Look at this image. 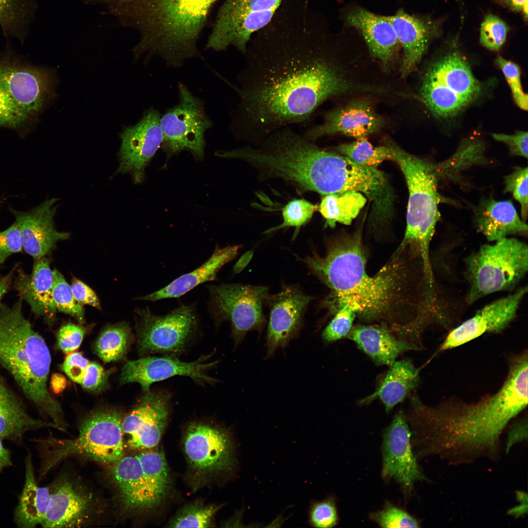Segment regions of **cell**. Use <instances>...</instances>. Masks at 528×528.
<instances>
[{"instance_id": "6da1fadb", "label": "cell", "mask_w": 528, "mask_h": 528, "mask_svg": "<svg viewBox=\"0 0 528 528\" xmlns=\"http://www.w3.org/2000/svg\"><path fill=\"white\" fill-rule=\"evenodd\" d=\"M341 34L307 0H283L243 54L239 101L230 113L235 137L259 145L280 129L308 123L328 99L372 90L348 80L335 64Z\"/></svg>"}, {"instance_id": "7a4b0ae2", "label": "cell", "mask_w": 528, "mask_h": 528, "mask_svg": "<svg viewBox=\"0 0 528 528\" xmlns=\"http://www.w3.org/2000/svg\"><path fill=\"white\" fill-rule=\"evenodd\" d=\"M528 354L511 360L506 380L476 402L446 401L434 406L413 392L405 417L417 455L464 459L491 454L508 423L528 404Z\"/></svg>"}, {"instance_id": "3957f363", "label": "cell", "mask_w": 528, "mask_h": 528, "mask_svg": "<svg viewBox=\"0 0 528 528\" xmlns=\"http://www.w3.org/2000/svg\"><path fill=\"white\" fill-rule=\"evenodd\" d=\"M404 251L398 248L370 276L358 234L331 243L324 256L313 254L303 262L330 289L336 309L347 305L364 322H378L395 331L415 323L410 314L412 269Z\"/></svg>"}, {"instance_id": "277c9868", "label": "cell", "mask_w": 528, "mask_h": 528, "mask_svg": "<svg viewBox=\"0 0 528 528\" xmlns=\"http://www.w3.org/2000/svg\"><path fill=\"white\" fill-rule=\"evenodd\" d=\"M217 0H100L105 14L140 35L135 59H162L178 68L189 59L201 58L198 41Z\"/></svg>"}, {"instance_id": "5b68a950", "label": "cell", "mask_w": 528, "mask_h": 528, "mask_svg": "<svg viewBox=\"0 0 528 528\" xmlns=\"http://www.w3.org/2000/svg\"><path fill=\"white\" fill-rule=\"evenodd\" d=\"M23 301L20 297L11 306L0 303V363L39 411L64 430L62 408L47 389L50 352L24 316Z\"/></svg>"}, {"instance_id": "8992f818", "label": "cell", "mask_w": 528, "mask_h": 528, "mask_svg": "<svg viewBox=\"0 0 528 528\" xmlns=\"http://www.w3.org/2000/svg\"><path fill=\"white\" fill-rule=\"evenodd\" d=\"M392 158L405 178L409 192L406 228L399 248L415 246L420 253L425 279L433 280L429 247L440 217L443 199L438 189L435 165L405 151L392 143Z\"/></svg>"}, {"instance_id": "52a82bcc", "label": "cell", "mask_w": 528, "mask_h": 528, "mask_svg": "<svg viewBox=\"0 0 528 528\" xmlns=\"http://www.w3.org/2000/svg\"><path fill=\"white\" fill-rule=\"evenodd\" d=\"M465 275L470 285L469 304L489 294L513 289L528 269L527 244L507 237L482 245L466 259Z\"/></svg>"}, {"instance_id": "ba28073f", "label": "cell", "mask_w": 528, "mask_h": 528, "mask_svg": "<svg viewBox=\"0 0 528 528\" xmlns=\"http://www.w3.org/2000/svg\"><path fill=\"white\" fill-rule=\"evenodd\" d=\"M483 88L467 60L459 51H454L428 68L422 80L420 94L435 115L449 118L475 101Z\"/></svg>"}, {"instance_id": "9c48e42d", "label": "cell", "mask_w": 528, "mask_h": 528, "mask_svg": "<svg viewBox=\"0 0 528 528\" xmlns=\"http://www.w3.org/2000/svg\"><path fill=\"white\" fill-rule=\"evenodd\" d=\"M122 420L120 413L113 408L94 411L84 420L77 438L54 440L53 463L74 455L105 463L115 462L123 456Z\"/></svg>"}, {"instance_id": "30bf717a", "label": "cell", "mask_w": 528, "mask_h": 528, "mask_svg": "<svg viewBox=\"0 0 528 528\" xmlns=\"http://www.w3.org/2000/svg\"><path fill=\"white\" fill-rule=\"evenodd\" d=\"M283 0H225L218 13L206 49L232 46L243 55L252 36L272 19Z\"/></svg>"}, {"instance_id": "8fae6325", "label": "cell", "mask_w": 528, "mask_h": 528, "mask_svg": "<svg viewBox=\"0 0 528 528\" xmlns=\"http://www.w3.org/2000/svg\"><path fill=\"white\" fill-rule=\"evenodd\" d=\"M207 288L208 311L216 325L230 322L236 345L249 331L263 328L265 319L262 308L267 295L266 286L221 284L208 286Z\"/></svg>"}, {"instance_id": "7c38bea8", "label": "cell", "mask_w": 528, "mask_h": 528, "mask_svg": "<svg viewBox=\"0 0 528 528\" xmlns=\"http://www.w3.org/2000/svg\"><path fill=\"white\" fill-rule=\"evenodd\" d=\"M137 348L141 354L181 353L196 334L198 317L195 305L180 304L158 316L148 308L137 309Z\"/></svg>"}, {"instance_id": "4fadbf2b", "label": "cell", "mask_w": 528, "mask_h": 528, "mask_svg": "<svg viewBox=\"0 0 528 528\" xmlns=\"http://www.w3.org/2000/svg\"><path fill=\"white\" fill-rule=\"evenodd\" d=\"M178 103L160 118L162 145L169 154L187 150L198 159L204 156L205 133L213 125L203 101L184 84L178 86Z\"/></svg>"}, {"instance_id": "5bb4252c", "label": "cell", "mask_w": 528, "mask_h": 528, "mask_svg": "<svg viewBox=\"0 0 528 528\" xmlns=\"http://www.w3.org/2000/svg\"><path fill=\"white\" fill-rule=\"evenodd\" d=\"M184 448L191 466L203 474L227 471L234 462L230 434L222 428L209 424H189L185 433Z\"/></svg>"}, {"instance_id": "9a60e30c", "label": "cell", "mask_w": 528, "mask_h": 528, "mask_svg": "<svg viewBox=\"0 0 528 528\" xmlns=\"http://www.w3.org/2000/svg\"><path fill=\"white\" fill-rule=\"evenodd\" d=\"M411 433L405 415L399 411L385 429L382 445V475L396 481L406 495L415 482L426 480L412 449Z\"/></svg>"}, {"instance_id": "2e32d148", "label": "cell", "mask_w": 528, "mask_h": 528, "mask_svg": "<svg viewBox=\"0 0 528 528\" xmlns=\"http://www.w3.org/2000/svg\"><path fill=\"white\" fill-rule=\"evenodd\" d=\"M160 116L158 110L152 107L138 123L126 128L121 134L117 172L131 173L135 183L142 181L145 167L162 145Z\"/></svg>"}, {"instance_id": "e0dca14e", "label": "cell", "mask_w": 528, "mask_h": 528, "mask_svg": "<svg viewBox=\"0 0 528 528\" xmlns=\"http://www.w3.org/2000/svg\"><path fill=\"white\" fill-rule=\"evenodd\" d=\"M339 18L343 27L354 30L372 55L387 68L400 47L389 15L374 13L352 2L340 9Z\"/></svg>"}, {"instance_id": "ac0fdd59", "label": "cell", "mask_w": 528, "mask_h": 528, "mask_svg": "<svg viewBox=\"0 0 528 528\" xmlns=\"http://www.w3.org/2000/svg\"><path fill=\"white\" fill-rule=\"evenodd\" d=\"M202 356L196 361L187 362L174 356L146 357L127 361L123 366L120 377L122 384L139 383L145 392L155 382L180 375L192 378L200 383H212L216 379L207 372L217 364V361L208 362Z\"/></svg>"}, {"instance_id": "d6986e66", "label": "cell", "mask_w": 528, "mask_h": 528, "mask_svg": "<svg viewBox=\"0 0 528 528\" xmlns=\"http://www.w3.org/2000/svg\"><path fill=\"white\" fill-rule=\"evenodd\" d=\"M170 400V395L164 392H146L122 421L130 447L150 449L157 445L168 419Z\"/></svg>"}, {"instance_id": "ffe728a7", "label": "cell", "mask_w": 528, "mask_h": 528, "mask_svg": "<svg viewBox=\"0 0 528 528\" xmlns=\"http://www.w3.org/2000/svg\"><path fill=\"white\" fill-rule=\"evenodd\" d=\"M527 286L512 294L496 300L478 310L471 318L452 330L441 344L440 350L445 351L466 343L485 332H498L515 318Z\"/></svg>"}, {"instance_id": "44dd1931", "label": "cell", "mask_w": 528, "mask_h": 528, "mask_svg": "<svg viewBox=\"0 0 528 528\" xmlns=\"http://www.w3.org/2000/svg\"><path fill=\"white\" fill-rule=\"evenodd\" d=\"M389 16L403 50L400 72L405 77L415 69L432 41L440 35L442 20L411 13L403 8Z\"/></svg>"}, {"instance_id": "7402d4cb", "label": "cell", "mask_w": 528, "mask_h": 528, "mask_svg": "<svg viewBox=\"0 0 528 528\" xmlns=\"http://www.w3.org/2000/svg\"><path fill=\"white\" fill-rule=\"evenodd\" d=\"M57 201L56 198L48 199L26 211L9 207L20 227L23 250L34 259L45 257L57 242L69 238V233L59 232L55 227Z\"/></svg>"}, {"instance_id": "603a6c76", "label": "cell", "mask_w": 528, "mask_h": 528, "mask_svg": "<svg viewBox=\"0 0 528 528\" xmlns=\"http://www.w3.org/2000/svg\"><path fill=\"white\" fill-rule=\"evenodd\" d=\"M323 117L321 124L306 131L304 135L306 138L312 141L338 133L359 138L378 131L384 123L372 103L366 100H356L329 111Z\"/></svg>"}, {"instance_id": "cb8c5ba5", "label": "cell", "mask_w": 528, "mask_h": 528, "mask_svg": "<svg viewBox=\"0 0 528 528\" xmlns=\"http://www.w3.org/2000/svg\"><path fill=\"white\" fill-rule=\"evenodd\" d=\"M312 299L293 286L286 287L272 298L266 338L268 357L297 335L304 311Z\"/></svg>"}, {"instance_id": "d4e9b609", "label": "cell", "mask_w": 528, "mask_h": 528, "mask_svg": "<svg viewBox=\"0 0 528 528\" xmlns=\"http://www.w3.org/2000/svg\"><path fill=\"white\" fill-rule=\"evenodd\" d=\"M45 256L34 259L32 272L19 269L14 281L20 297L30 306L36 317H43L50 325L55 320L57 309L52 295L53 270Z\"/></svg>"}, {"instance_id": "484cf974", "label": "cell", "mask_w": 528, "mask_h": 528, "mask_svg": "<svg viewBox=\"0 0 528 528\" xmlns=\"http://www.w3.org/2000/svg\"><path fill=\"white\" fill-rule=\"evenodd\" d=\"M44 528L82 526L90 514V500L69 481L59 484L51 491Z\"/></svg>"}, {"instance_id": "4316f807", "label": "cell", "mask_w": 528, "mask_h": 528, "mask_svg": "<svg viewBox=\"0 0 528 528\" xmlns=\"http://www.w3.org/2000/svg\"><path fill=\"white\" fill-rule=\"evenodd\" d=\"M474 213L477 230L488 241L496 242L509 235L527 234V224L520 219L510 200L482 199Z\"/></svg>"}, {"instance_id": "83f0119b", "label": "cell", "mask_w": 528, "mask_h": 528, "mask_svg": "<svg viewBox=\"0 0 528 528\" xmlns=\"http://www.w3.org/2000/svg\"><path fill=\"white\" fill-rule=\"evenodd\" d=\"M376 364L391 365L401 354L420 349L401 340L384 326L357 325L347 336Z\"/></svg>"}, {"instance_id": "f1b7e54d", "label": "cell", "mask_w": 528, "mask_h": 528, "mask_svg": "<svg viewBox=\"0 0 528 528\" xmlns=\"http://www.w3.org/2000/svg\"><path fill=\"white\" fill-rule=\"evenodd\" d=\"M239 248L238 245L223 248L217 246L211 257L200 266L180 276L160 290L137 299L154 302L178 298L202 283L216 280L220 269L237 256Z\"/></svg>"}, {"instance_id": "f546056e", "label": "cell", "mask_w": 528, "mask_h": 528, "mask_svg": "<svg viewBox=\"0 0 528 528\" xmlns=\"http://www.w3.org/2000/svg\"><path fill=\"white\" fill-rule=\"evenodd\" d=\"M389 366L390 369L376 390L362 399L360 404L370 403L378 398L388 413L417 388L420 382L419 369L411 359L406 358L395 360Z\"/></svg>"}, {"instance_id": "4dcf8cb0", "label": "cell", "mask_w": 528, "mask_h": 528, "mask_svg": "<svg viewBox=\"0 0 528 528\" xmlns=\"http://www.w3.org/2000/svg\"><path fill=\"white\" fill-rule=\"evenodd\" d=\"M44 427L57 428L52 422L31 417L22 401L0 374V438L19 439L29 431Z\"/></svg>"}, {"instance_id": "1f68e13d", "label": "cell", "mask_w": 528, "mask_h": 528, "mask_svg": "<svg viewBox=\"0 0 528 528\" xmlns=\"http://www.w3.org/2000/svg\"><path fill=\"white\" fill-rule=\"evenodd\" d=\"M114 463L112 474L125 506L133 510L151 508L138 456H123Z\"/></svg>"}, {"instance_id": "d6a6232c", "label": "cell", "mask_w": 528, "mask_h": 528, "mask_svg": "<svg viewBox=\"0 0 528 528\" xmlns=\"http://www.w3.org/2000/svg\"><path fill=\"white\" fill-rule=\"evenodd\" d=\"M24 486L15 512V521L19 527L32 528L42 525L50 498L47 487H39L35 479L31 454L25 460Z\"/></svg>"}, {"instance_id": "836d02e7", "label": "cell", "mask_w": 528, "mask_h": 528, "mask_svg": "<svg viewBox=\"0 0 528 528\" xmlns=\"http://www.w3.org/2000/svg\"><path fill=\"white\" fill-rule=\"evenodd\" d=\"M38 121L18 101L0 62V129L10 130L24 137L31 132Z\"/></svg>"}, {"instance_id": "e575fe53", "label": "cell", "mask_w": 528, "mask_h": 528, "mask_svg": "<svg viewBox=\"0 0 528 528\" xmlns=\"http://www.w3.org/2000/svg\"><path fill=\"white\" fill-rule=\"evenodd\" d=\"M38 0H0V27L6 39L23 44L38 8Z\"/></svg>"}, {"instance_id": "d590c367", "label": "cell", "mask_w": 528, "mask_h": 528, "mask_svg": "<svg viewBox=\"0 0 528 528\" xmlns=\"http://www.w3.org/2000/svg\"><path fill=\"white\" fill-rule=\"evenodd\" d=\"M139 459L151 508L159 505L167 495L170 486L169 470L163 454L159 451L143 452Z\"/></svg>"}, {"instance_id": "8d00e7d4", "label": "cell", "mask_w": 528, "mask_h": 528, "mask_svg": "<svg viewBox=\"0 0 528 528\" xmlns=\"http://www.w3.org/2000/svg\"><path fill=\"white\" fill-rule=\"evenodd\" d=\"M367 202L359 192H347L323 196L317 210L325 219L326 226L333 228L336 223L349 225Z\"/></svg>"}, {"instance_id": "74e56055", "label": "cell", "mask_w": 528, "mask_h": 528, "mask_svg": "<svg viewBox=\"0 0 528 528\" xmlns=\"http://www.w3.org/2000/svg\"><path fill=\"white\" fill-rule=\"evenodd\" d=\"M485 144L475 137L466 138L462 141L456 152L446 160L435 165L439 180L442 177H457L469 167L485 163Z\"/></svg>"}, {"instance_id": "f35d334b", "label": "cell", "mask_w": 528, "mask_h": 528, "mask_svg": "<svg viewBox=\"0 0 528 528\" xmlns=\"http://www.w3.org/2000/svg\"><path fill=\"white\" fill-rule=\"evenodd\" d=\"M132 333L126 323H120L105 329L96 340L94 350L97 355L105 362L115 361L122 358L130 344Z\"/></svg>"}, {"instance_id": "ab89813d", "label": "cell", "mask_w": 528, "mask_h": 528, "mask_svg": "<svg viewBox=\"0 0 528 528\" xmlns=\"http://www.w3.org/2000/svg\"><path fill=\"white\" fill-rule=\"evenodd\" d=\"M337 150L355 163L362 166L377 169L383 161L392 160L391 143L374 147L364 137L352 143L340 145Z\"/></svg>"}, {"instance_id": "60d3db41", "label": "cell", "mask_w": 528, "mask_h": 528, "mask_svg": "<svg viewBox=\"0 0 528 528\" xmlns=\"http://www.w3.org/2000/svg\"><path fill=\"white\" fill-rule=\"evenodd\" d=\"M52 295L57 310L71 315L81 324L85 323L82 305L76 301L71 286L56 269L53 270Z\"/></svg>"}, {"instance_id": "b9f144b4", "label": "cell", "mask_w": 528, "mask_h": 528, "mask_svg": "<svg viewBox=\"0 0 528 528\" xmlns=\"http://www.w3.org/2000/svg\"><path fill=\"white\" fill-rule=\"evenodd\" d=\"M219 506L195 503L185 506L171 520L169 527L207 528L212 521Z\"/></svg>"}, {"instance_id": "7bdbcfd3", "label": "cell", "mask_w": 528, "mask_h": 528, "mask_svg": "<svg viewBox=\"0 0 528 528\" xmlns=\"http://www.w3.org/2000/svg\"><path fill=\"white\" fill-rule=\"evenodd\" d=\"M509 27L507 24L496 15H486L481 24L480 41L487 49L498 51L504 44Z\"/></svg>"}, {"instance_id": "ee69618b", "label": "cell", "mask_w": 528, "mask_h": 528, "mask_svg": "<svg viewBox=\"0 0 528 528\" xmlns=\"http://www.w3.org/2000/svg\"><path fill=\"white\" fill-rule=\"evenodd\" d=\"M317 209L318 205H314L304 199H293L282 209L283 223L267 232L287 226L300 228L311 219Z\"/></svg>"}, {"instance_id": "f6af8a7d", "label": "cell", "mask_w": 528, "mask_h": 528, "mask_svg": "<svg viewBox=\"0 0 528 528\" xmlns=\"http://www.w3.org/2000/svg\"><path fill=\"white\" fill-rule=\"evenodd\" d=\"M356 317L355 312L350 307L342 305L322 333V338L326 344L330 343L348 336Z\"/></svg>"}, {"instance_id": "bcb514c9", "label": "cell", "mask_w": 528, "mask_h": 528, "mask_svg": "<svg viewBox=\"0 0 528 528\" xmlns=\"http://www.w3.org/2000/svg\"><path fill=\"white\" fill-rule=\"evenodd\" d=\"M369 517L382 528H418L419 526L415 518L388 502L381 510L371 513Z\"/></svg>"}, {"instance_id": "7dc6e473", "label": "cell", "mask_w": 528, "mask_h": 528, "mask_svg": "<svg viewBox=\"0 0 528 528\" xmlns=\"http://www.w3.org/2000/svg\"><path fill=\"white\" fill-rule=\"evenodd\" d=\"M528 168L517 167L513 171L504 176V192L510 193L521 206L522 220L528 218Z\"/></svg>"}, {"instance_id": "c3c4849f", "label": "cell", "mask_w": 528, "mask_h": 528, "mask_svg": "<svg viewBox=\"0 0 528 528\" xmlns=\"http://www.w3.org/2000/svg\"><path fill=\"white\" fill-rule=\"evenodd\" d=\"M495 63L502 71L508 83L512 97L517 106L522 110H528V95L523 89L521 70L516 63L498 56Z\"/></svg>"}, {"instance_id": "681fc988", "label": "cell", "mask_w": 528, "mask_h": 528, "mask_svg": "<svg viewBox=\"0 0 528 528\" xmlns=\"http://www.w3.org/2000/svg\"><path fill=\"white\" fill-rule=\"evenodd\" d=\"M308 521L314 528L335 527L338 523V517L334 499L330 497L323 500L312 502L308 509Z\"/></svg>"}, {"instance_id": "f907efd6", "label": "cell", "mask_w": 528, "mask_h": 528, "mask_svg": "<svg viewBox=\"0 0 528 528\" xmlns=\"http://www.w3.org/2000/svg\"><path fill=\"white\" fill-rule=\"evenodd\" d=\"M86 332L85 328L72 323L62 326L57 334L58 349L66 353L74 352L79 347Z\"/></svg>"}, {"instance_id": "816d5d0a", "label": "cell", "mask_w": 528, "mask_h": 528, "mask_svg": "<svg viewBox=\"0 0 528 528\" xmlns=\"http://www.w3.org/2000/svg\"><path fill=\"white\" fill-rule=\"evenodd\" d=\"M23 250L21 230L15 221L4 230L0 231V264L12 254Z\"/></svg>"}, {"instance_id": "f5cc1de1", "label": "cell", "mask_w": 528, "mask_h": 528, "mask_svg": "<svg viewBox=\"0 0 528 528\" xmlns=\"http://www.w3.org/2000/svg\"><path fill=\"white\" fill-rule=\"evenodd\" d=\"M493 139L506 145L512 156L528 157V134L527 132L518 131L513 134L492 133Z\"/></svg>"}, {"instance_id": "db71d44e", "label": "cell", "mask_w": 528, "mask_h": 528, "mask_svg": "<svg viewBox=\"0 0 528 528\" xmlns=\"http://www.w3.org/2000/svg\"><path fill=\"white\" fill-rule=\"evenodd\" d=\"M110 373V371L105 370L99 363L89 362L81 384L88 391H101L107 386Z\"/></svg>"}, {"instance_id": "11a10c76", "label": "cell", "mask_w": 528, "mask_h": 528, "mask_svg": "<svg viewBox=\"0 0 528 528\" xmlns=\"http://www.w3.org/2000/svg\"><path fill=\"white\" fill-rule=\"evenodd\" d=\"M89 363L81 353L72 352L66 356L61 368L70 379L81 384Z\"/></svg>"}, {"instance_id": "9f6ffc18", "label": "cell", "mask_w": 528, "mask_h": 528, "mask_svg": "<svg viewBox=\"0 0 528 528\" xmlns=\"http://www.w3.org/2000/svg\"><path fill=\"white\" fill-rule=\"evenodd\" d=\"M71 288L73 296L81 305H88L101 309L100 301L93 290L88 285L75 278L72 280Z\"/></svg>"}, {"instance_id": "6f0895ef", "label": "cell", "mask_w": 528, "mask_h": 528, "mask_svg": "<svg viewBox=\"0 0 528 528\" xmlns=\"http://www.w3.org/2000/svg\"><path fill=\"white\" fill-rule=\"evenodd\" d=\"M498 2L509 9L516 11L521 12L525 19L528 17V0H497Z\"/></svg>"}, {"instance_id": "680465c9", "label": "cell", "mask_w": 528, "mask_h": 528, "mask_svg": "<svg viewBox=\"0 0 528 528\" xmlns=\"http://www.w3.org/2000/svg\"><path fill=\"white\" fill-rule=\"evenodd\" d=\"M17 267V265L14 266L8 273L0 277V301L9 289Z\"/></svg>"}, {"instance_id": "91938a15", "label": "cell", "mask_w": 528, "mask_h": 528, "mask_svg": "<svg viewBox=\"0 0 528 528\" xmlns=\"http://www.w3.org/2000/svg\"><path fill=\"white\" fill-rule=\"evenodd\" d=\"M11 464V461L10 452L3 446L1 439L0 438V472Z\"/></svg>"}, {"instance_id": "94428289", "label": "cell", "mask_w": 528, "mask_h": 528, "mask_svg": "<svg viewBox=\"0 0 528 528\" xmlns=\"http://www.w3.org/2000/svg\"><path fill=\"white\" fill-rule=\"evenodd\" d=\"M253 256V252L249 251L244 253L234 265L233 271L237 273L242 271L248 264Z\"/></svg>"}, {"instance_id": "6125c7cd", "label": "cell", "mask_w": 528, "mask_h": 528, "mask_svg": "<svg viewBox=\"0 0 528 528\" xmlns=\"http://www.w3.org/2000/svg\"><path fill=\"white\" fill-rule=\"evenodd\" d=\"M66 378L60 374H55L52 378V385L55 393H58L64 390L66 385Z\"/></svg>"}, {"instance_id": "be15d7a7", "label": "cell", "mask_w": 528, "mask_h": 528, "mask_svg": "<svg viewBox=\"0 0 528 528\" xmlns=\"http://www.w3.org/2000/svg\"></svg>"}]
</instances>
